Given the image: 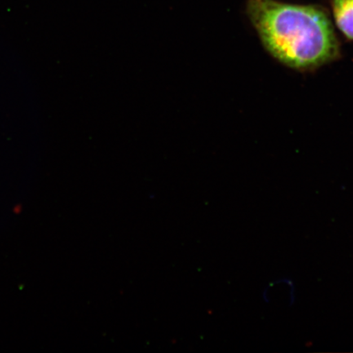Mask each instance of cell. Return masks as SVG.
Returning <instances> with one entry per match:
<instances>
[{
	"instance_id": "1",
	"label": "cell",
	"mask_w": 353,
	"mask_h": 353,
	"mask_svg": "<svg viewBox=\"0 0 353 353\" xmlns=\"http://www.w3.org/2000/svg\"><path fill=\"white\" fill-rule=\"evenodd\" d=\"M247 12L265 50L290 68L313 70L341 55L333 25L320 8L249 0Z\"/></svg>"
},
{
	"instance_id": "2",
	"label": "cell",
	"mask_w": 353,
	"mask_h": 353,
	"mask_svg": "<svg viewBox=\"0 0 353 353\" xmlns=\"http://www.w3.org/2000/svg\"><path fill=\"white\" fill-rule=\"evenodd\" d=\"M333 12L339 30L353 41V0H334Z\"/></svg>"
}]
</instances>
